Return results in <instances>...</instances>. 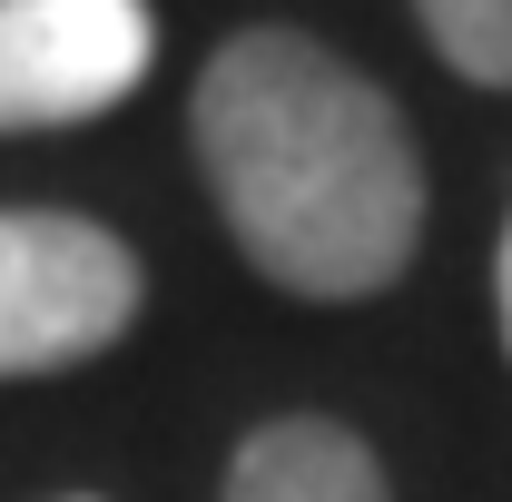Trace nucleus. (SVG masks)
<instances>
[{
  "instance_id": "nucleus-1",
  "label": "nucleus",
  "mask_w": 512,
  "mask_h": 502,
  "mask_svg": "<svg viewBox=\"0 0 512 502\" xmlns=\"http://www.w3.org/2000/svg\"><path fill=\"white\" fill-rule=\"evenodd\" d=\"M188 148L227 237L306 306L384 296L424 247L414 128L355 60L256 20L217 40L188 89Z\"/></svg>"
},
{
  "instance_id": "nucleus-2",
  "label": "nucleus",
  "mask_w": 512,
  "mask_h": 502,
  "mask_svg": "<svg viewBox=\"0 0 512 502\" xmlns=\"http://www.w3.org/2000/svg\"><path fill=\"white\" fill-rule=\"evenodd\" d=\"M138 256L99 217L0 207V375H69L138 325Z\"/></svg>"
},
{
  "instance_id": "nucleus-3",
  "label": "nucleus",
  "mask_w": 512,
  "mask_h": 502,
  "mask_svg": "<svg viewBox=\"0 0 512 502\" xmlns=\"http://www.w3.org/2000/svg\"><path fill=\"white\" fill-rule=\"evenodd\" d=\"M158 69L148 0H0V138L79 128L138 99Z\"/></svg>"
},
{
  "instance_id": "nucleus-4",
  "label": "nucleus",
  "mask_w": 512,
  "mask_h": 502,
  "mask_svg": "<svg viewBox=\"0 0 512 502\" xmlns=\"http://www.w3.org/2000/svg\"><path fill=\"white\" fill-rule=\"evenodd\" d=\"M217 502H394V493H384V463L355 424L276 414L227 453V493Z\"/></svg>"
},
{
  "instance_id": "nucleus-5",
  "label": "nucleus",
  "mask_w": 512,
  "mask_h": 502,
  "mask_svg": "<svg viewBox=\"0 0 512 502\" xmlns=\"http://www.w3.org/2000/svg\"><path fill=\"white\" fill-rule=\"evenodd\" d=\"M434 60L463 69L473 89H512V0H414Z\"/></svg>"
},
{
  "instance_id": "nucleus-6",
  "label": "nucleus",
  "mask_w": 512,
  "mask_h": 502,
  "mask_svg": "<svg viewBox=\"0 0 512 502\" xmlns=\"http://www.w3.org/2000/svg\"><path fill=\"white\" fill-rule=\"evenodd\" d=\"M493 296H503V345H512V227H503V256H493Z\"/></svg>"
},
{
  "instance_id": "nucleus-7",
  "label": "nucleus",
  "mask_w": 512,
  "mask_h": 502,
  "mask_svg": "<svg viewBox=\"0 0 512 502\" xmlns=\"http://www.w3.org/2000/svg\"><path fill=\"white\" fill-rule=\"evenodd\" d=\"M69 502H79V493H69Z\"/></svg>"
}]
</instances>
